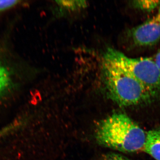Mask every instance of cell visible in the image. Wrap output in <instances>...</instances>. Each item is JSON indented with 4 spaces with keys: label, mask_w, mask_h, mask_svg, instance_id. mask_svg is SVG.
I'll list each match as a JSON object with an SVG mask.
<instances>
[{
    "label": "cell",
    "mask_w": 160,
    "mask_h": 160,
    "mask_svg": "<svg viewBox=\"0 0 160 160\" xmlns=\"http://www.w3.org/2000/svg\"><path fill=\"white\" fill-rule=\"evenodd\" d=\"M147 132L125 113L116 112L101 121L96 129L98 142L126 152L143 150Z\"/></svg>",
    "instance_id": "cell-1"
},
{
    "label": "cell",
    "mask_w": 160,
    "mask_h": 160,
    "mask_svg": "<svg viewBox=\"0 0 160 160\" xmlns=\"http://www.w3.org/2000/svg\"><path fill=\"white\" fill-rule=\"evenodd\" d=\"M102 72L108 96L119 106H137L153 99L141 83L105 54Z\"/></svg>",
    "instance_id": "cell-2"
},
{
    "label": "cell",
    "mask_w": 160,
    "mask_h": 160,
    "mask_svg": "<svg viewBox=\"0 0 160 160\" xmlns=\"http://www.w3.org/2000/svg\"><path fill=\"white\" fill-rule=\"evenodd\" d=\"M105 54L141 83L153 99L160 94V68L154 59L129 57L112 48Z\"/></svg>",
    "instance_id": "cell-3"
},
{
    "label": "cell",
    "mask_w": 160,
    "mask_h": 160,
    "mask_svg": "<svg viewBox=\"0 0 160 160\" xmlns=\"http://www.w3.org/2000/svg\"><path fill=\"white\" fill-rule=\"evenodd\" d=\"M135 45L142 47L153 46L160 40V6L152 18L132 29L130 32Z\"/></svg>",
    "instance_id": "cell-4"
},
{
    "label": "cell",
    "mask_w": 160,
    "mask_h": 160,
    "mask_svg": "<svg viewBox=\"0 0 160 160\" xmlns=\"http://www.w3.org/2000/svg\"><path fill=\"white\" fill-rule=\"evenodd\" d=\"M143 151L156 160H160V129H152L147 132Z\"/></svg>",
    "instance_id": "cell-5"
},
{
    "label": "cell",
    "mask_w": 160,
    "mask_h": 160,
    "mask_svg": "<svg viewBox=\"0 0 160 160\" xmlns=\"http://www.w3.org/2000/svg\"><path fill=\"white\" fill-rule=\"evenodd\" d=\"M132 5L140 10L150 12L158 8L160 6V1L138 0L132 2Z\"/></svg>",
    "instance_id": "cell-6"
},
{
    "label": "cell",
    "mask_w": 160,
    "mask_h": 160,
    "mask_svg": "<svg viewBox=\"0 0 160 160\" xmlns=\"http://www.w3.org/2000/svg\"><path fill=\"white\" fill-rule=\"evenodd\" d=\"M11 83V76L8 69L0 65V95L7 90Z\"/></svg>",
    "instance_id": "cell-7"
},
{
    "label": "cell",
    "mask_w": 160,
    "mask_h": 160,
    "mask_svg": "<svg viewBox=\"0 0 160 160\" xmlns=\"http://www.w3.org/2000/svg\"><path fill=\"white\" fill-rule=\"evenodd\" d=\"M58 5L61 7L70 10H75L86 7V1H56Z\"/></svg>",
    "instance_id": "cell-8"
},
{
    "label": "cell",
    "mask_w": 160,
    "mask_h": 160,
    "mask_svg": "<svg viewBox=\"0 0 160 160\" xmlns=\"http://www.w3.org/2000/svg\"><path fill=\"white\" fill-rule=\"evenodd\" d=\"M22 1H0V13L12 9L19 5Z\"/></svg>",
    "instance_id": "cell-9"
},
{
    "label": "cell",
    "mask_w": 160,
    "mask_h": 160,
    "mask_svg": "<svg viewBox=\"0 0 160 160\" xmlns=\"http://www.w3.org/2000/svg\"><path fill=\"white\" fill-rule=\"evenodd\" d=\"M102 160H129L123 156L116 153H109L103 157Z\"/></svg>",
    "instance_id": "cell-10"
},
{
    "label": "cell",
    "mask_w": 160,
    "mask_h": 160,
    "mask_svg": "<svg viewBox=\"0 0 160 160\" xmlns=\"http://www.w3.org/2000/svg\"><path fill=\"white\" fill-rule=\"evenodd\" d=\"M154 61L160 68V49L158 51L154 58Z\"/></svg>",
    "instance_id": "cell-11"
}]
</instances>
